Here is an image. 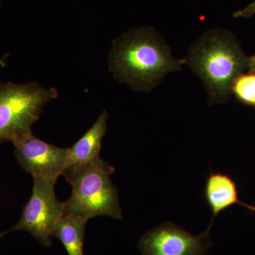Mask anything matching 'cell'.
I'll return each mask as SVG.
<instances>
[{
  "label": "cell",
  "mask_w": 255,
  "mask_h": 255,
  "mask_svg": "<svg viewBox=\"0 0 255 255\" xmlns=\"http://www.w3.org/2000/svg\"><path fill=\"white\" fill-rule=\"evenodd\" d=\"M12 142L16 160L33 177L57 181L66 168L68 148L43 141L32 132Z\"/></svg>",
  "instance_id": "cell-7"
},
{
  "label": "cell",
  "mask_w": 255,
  "mask_h": 255,
  "mask_svg": "<svg viewBox=\"0 0 255 255\" xmlns=\"http://www.w3.org/2000/svg\"><path fill=\"white\" fill-rule=\"evenodd\" d=\"M87 221L80 216L63 215L55 226L53 237L61 242L68 255H84Z\"/></svg>",
  "instance_id": "cell-10"
},
{
  "label": "cell",
  "mask_w": 255,
  "mask_h": 255,
  "mask_svg": "<svg viewBox=\"0 0 255 255\" xmlns=\"http://www.w3.org/2000/svg\"><path fill=\"white\" fill-rule=\"evenodd\" d=\"M211 226L199 236H193L173 223H163L147 231L138 247L142 255H205L211 246Z\"/></svg>",
  "instance_id": "cell-6"
},
{
  "label": "cell",
  "mask_w": 255,
  "mask_h": 255,
  "mask_svg": "<svg viewBox=\"0 0 255 255\" xmlns=\"http://www.w3.org/2000/svg\"><path fill=\"white\" fill-rule=\"evenodd\" d=\"M114 172L100 155L87 163L66 167L62 175L71 185L72 194L63 202L64 215L87 220L97 216L122 219L118 189L111 179Z\"/></svg>",
  "instance_id": "cell-3"
},
{
  "label": "cell",
  "mask_w": 255,
  "mask_h": 255,
  "mask_svg": "<svg viewBox=\"0 0 255 255\" xmlns=\"http://www.w3.org/2000/svg\"><path fill=\"white\" fill-rule=\"evenodd\" d=\"M249 73L255 74V54L250 57L249 67H248Z\"/></svg>",
  "instance_id": "cell-13"
},
{
  "label": "cell",
  "mask_w": 255,
  "mask_h": 255,
  "mask_svg": "<svg viewBox=\"0 0 255 255\" xmlns=\"http://www.w3.org/2000/svg\"><path fill=\"white\" fill-rule=\"evenodd\" d=\"M108 114L104 111L97 122L72 147H68L66 167L87 163L100 156L107 130Z\"/></svg>",
  "instance_id": "cell-9"
},
{
  "label": "cell",
  "mask_w": 255,
  "mask_h": 255,
  "mask_svg": "<svg viewBox=\"0 0 255 255\" xmlns=\"http://www.w3.org/2000/svg\"><path fill=\"white\" fill-rule=\"evenodd\" d=\"M58 96L56 89L36 82L0 85V145L31 132L43 107Z\"/></svg>",
  "instance_id": "cell-4"
},
{
  "label": "cell",
  "mask_w": 255,
  "mask_h": 255,
  "mask_svg": "<svg viewBox=\"0 0 255 255\" xmlns=\"http://www.w3.org/2000/svg\"><path fill=\"white\" fill-rule=\"evenodd\" d=\"M255 14V0L244 9L238 10L233 13L234 18H251Z\"/></svg>",
  "instance_id": "cell-12"
},
{
  "label": "cell",
  "mask_w": 255,
  "mask_h": 255,
  "mask_svg": "<svg viewBox=\"0 0 255 255\" xmlns=\"http://www.w3.org/2000/svg\"><path fill=\"white\" fill-rule=\"evenodd\" d=\"M232 94L242 103L255 107V74H242L233 83Z\"/></svg>",
  "instance_id": "cell-11"
},
{
  "label": "cell",
  "mask_w": 255,
  "mask_h": 255,
  "mask_svg": "<svg viewBox=\"0 0 255 255\" xmlns=\"http://www.w3.org/2000/svg\"><path fill=\"white\" fill-rule=\"evenodd\" d=\"M10 233V230L9 231H5V232L0 233V238L3 237V236H4V235H6V233Z\"/></svg>",
  "instance_id": "cell-14"
},
{
  "label": "cell",
  "mask_w": 255,
  "mask_h": 255,
  "mask_svg": "<svg viewBox=\"0 0 255 255\" xmlns=\"http://www.w3.org/2000/svg\"><path fill=\"white\" fill-rule=\"evenodd\" d=\"M204 194L206 202L212 211L213 219L211 224L220 213L235 204L245 206L250 211L255 212V206L240 201L237 186L228 174L211 172L206 179Z\"/></svg>",
  "instance_id": "cell-8"
},
{
  "label": "cell",
  "mask_w": 255,
  "mask_h": 255,
  "mask_svg": "<svg viewBox=\"0 0 255 255\" xmlns=\"http://www.w3.org/2000/svg\"><path fill=\"white\" fill-rule=\"evenodd\" d=\"M183 59L204 82L209 104L214 105L228 102L233 83L249 67L250 57L234 33L214 28L201 35Z\"/></svg>",
  "instance_id": "cell-2"
},
{
  "label": "cell",
  "mask_w": 255,
  "mask_h": 255,
  "mask_svg": "<svg viewBox=\"0 0 255 255\" xmlns=\"http://www.w3.org/2000/svg\"><path fill=\"white\" fill-rule=\"evenodd\" d=\"M33 178L31 197L23 207L21 218L10 232L27 231L41 246L50 247L55 226L64 215L63 203L58 201L55 195L56 181Z\"/></svg>",
  "instance_id": "cell-5"
},
{
  "label": "cell",
  "mask_w": 255,
  "mask_h": 255,
  "mask_svg": "<svg viewBox=\"0 0 255 255\" xmlns=\"http://www.w3.org/2000/svg\"><path fill=\"white\" fill-rule=\"evenodd\" d=\"M184 65L152 27L132 28L113 42L109 67L114 78L135 91L150 92Z\"/></svg>",
  "instance_id": "cell-1"
}]
</instances>
